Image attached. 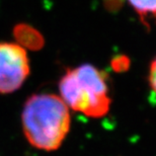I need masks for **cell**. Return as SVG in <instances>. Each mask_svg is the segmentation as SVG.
Listing matches in <instances>:
<instances>
[{
	"label": "cell",
	"instance_id": "1",
	"mask_svg": "<svg viewBox=\"0 0 156 156\" xmlns=\"http://www.w3.org/2000/svg\"><path fill=\"white\" fill-rule=\"evenodd\" d=\"M21 125L30 146L46 152L56 151L70 132V110L57 94L37 93L24 102Z\"/></svg>",
	"mask_w": 156,
	"mask_h": 156
},
{
	"label": "cell",
	"instance_id": "2",
	"mask_svg": "<svg viewBox=\"0 0 156 156\" xmlns=\"http://www.w3.org/2000/svg\"><path fill=\"white\" fill-rule=\"evenodd\" d=\"M59 93L69 110L91 119L107 116L113 101L107 72L91 64L67 69L59 81Z\"/></svg>",
	"mask_w": 156,
	"mask_h": 156
},
{
	"label": "cell",
	"instance_id": "3",
	"mask_svg": "<svg viewBox=\"0 0 156 156\" xmlns=\"http://www.w3.org/2000/svg\"><path fill=\"white\" fill-rule=\"evenodd\" d=\"M30 72L26 49L15 43H0V93L20 89Z\"/></svg>",
	"mask_w": 156,
	"mask_h": 156
},
{
	"label": "cell",
	"instance_id": "4",
	"mask_svg": "<svg viewBox=\"0 0 156 156\" xmlns=\"http://www.w3.org/2000/svg\"><path fill=\"white\" fill-rule=\"evenodd\" d=\"M139 16L140 21L149 30L152 23H156V0H127Z\"/></svg>",
	"mask_w": 156,
	"mask_h": 156
},
{
	"label": "cell",
	"instance_id": "5",
	"mask_svg": "<svg viewBox=\"0 0 156 156\" xmlns=\"http://www.w3.org/2000/svg\"><path fill=\"white\" fill-rule=\"evenodd\" d=\"M130 67V59L127 56L120 55L116 56L112 60V68L116 72H125Z\"/></svg>",
	"mask_w": 156,
	"mask_h": 156
},
{
	"label": "cell",
	"instance_id": "6",
	"mask_svg": "<svg viewBox=\"0 0 156 156\" xmlns=\"http://www.w3.org/2000/svg\"><path fill=\"white\" fill-rule=\"evenodd\" d=\"M147 79L151 90L156 94V57L150 62V65H149Z\"/></svg>",
	"mask_w": 156,
	"mask_h": 156
}]
</instances>
